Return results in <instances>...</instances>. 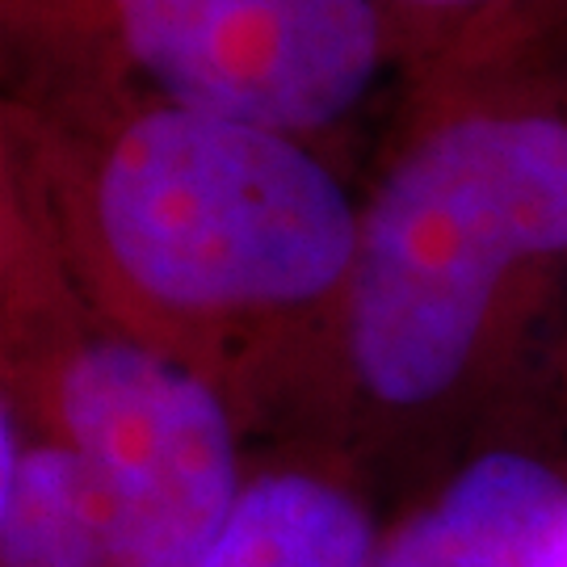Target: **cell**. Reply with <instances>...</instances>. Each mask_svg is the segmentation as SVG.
<instances>
[{
	"mask_svg": "<svg viewBox=\"0 0 567 567\" xmlns=\"http://www.w3.org/2000/svg\"><path fill=\"white\" fill-rule=\"evenodd\" d=\"M0 194L102 320L206 374L244 429L299 416L362 198L320 143L97 89H9Z\"/></svg>",
	"mask_w": 567,
	"mask_h": 567,
	"instance_id": "obj_1",
	"label": "cell"
},
{
	"mask_svg": "<svg viewBox=\"0 0 567 567\" xmlns=\"http://www.w3.org/2000/svg\"><path fill=\"white\" fill-rule=\"evenodd\" d=\"M564 278L567 110L547 72L416 84L299 416L349 446L454 425L501 391Z\"/></svg>",
	"mask_w": 567,
	"mask_h": 567,
	"instance_id": "obj_2",
	"label": "cell"
},
{
	"mask_svg": "<svg viewBox=\"0 0 567 567\" xmlns=\"http://www.w3.org/2000/svg\"><path fill=\"white\" fill-rule=\"evenodd\" d=\"M4 400L81 463L118 567H198L252 466L219 386L102 320L0 194Z\"/></svg>",
	"mask_w": 567,
	"mask_h": 567,
	"instance_id": "obj_3",
	"label": "cell"
},
{
	"mask_svg": "<svg viewBox=\"0 0 567 567\" xmlns=\"http://www.w3.org/2000/svg\"><path fill=\"white\" fill-rule=\"evenodd\" d=\"M18 89H97L320 143L404 47L379 0H0Z\"/></svg>",
	"mask_w": 567,
	"mask_h": 567,
	"instance_id": "obj_4",
	"label": "cell"
},
{
	"mask_svg": "<svg viewBox=\"0 0 567 567\" xmlns=\"http://www.w3.org/2000/svg\"><path fill=\"white\" fill-rule=\"evenodd\" d=\"M374 567H567V471L484 446L383 526Z\"/></svg>",
	"mask_w": 567,
	"mask_h": 567,
	"instance_id": "obj_5",
	"label": "cell"
},
{
	"mask_svg": "<svg viewBox=\"0 0 567 567\" xmlns=\"http://www.w3.org/2000/svg\"><path fill=\"white\" fill-rule=\"evenodd\" d=\"M383 526L353 475L316 458L252 466L198 567H374Z\"/></svg>",
	"mask_w": 567,
	"mask_h": 567,
	"instance_id": "obj_6",
	"label": "cell"
},
{
	"mask_svg": "<svg viewBox=\"0 0 567 567\" xmlns=\"http://www.w3.org/2000/svg\"><path fill=\"white\" fill-rule=\"evenodd\" d=\"M0 567H118L81 463L0 404Z\"/></svg>",
	"mask_w": 567,
	"mask_h": 567,
	"instance_id": "obj_7",
	"label": "cell"
},
{
	"mask_svg": "<svg viewBox=\"0 0 567 567\" xmlns=\"http://www.w3.org/2000/svg\"><path fill=\"white\" fill-rule=\"evenodd\" d=\"M522 4L526 0H379L404 47L412 84L458 60L466 47H475Z\"/></svg>",
	"mask_w": 567,
	"mask_h": 567,
	"instance_id": "obj_8",
	"label": "cell"
},
{
	"mask_svg": "<svg viewBox=\"0 0 567 567\" xmlns=\"http://www.w3.org/2000/svg\"><path fill=\"white\" fill-rule=\"evenodd\" d=\"M567 34V0H526L522 9H513L496 30H487L475 47H466L458 60L437 68L433 76H454V72H480V68H501L517 63L543 51L550 39Z\"/></svg>",
	"mask_w": 567,
	"mask_h": 567,
	"instance_id": "obj_9",
	"label": "cell"
},
{
	"mask_svg": "<svg viewBox=\"0 0 567 567\" xmlns=\"http://www.w3.org/2000/svg\"><path fill=\"white\" fill-rule=\"evenodd\" d=\"M517 63H534V68H543V72H547V81L555 84V93H559L564 110H567V34L550 39L543 51H534V55H526V60H517ZM501 68H505V63H501Z\"/></svg>",
	"mask_w": 567,
	"mask_h": 567,
	"instance_id": "obj_10",
	"label": "cell"
},
{
	"mask_svg": "<svg viewBox=\"0 0 567 567\" xmlns=\"http://www.w3.org/2000/svg\"><path fill=\"white\" fill-rule=\"evenodd\" d=\"M559 379H564V391H567V341H564V349H559Z\"/></svg>",
	"mask_w": 567,
	"mask_h": 567,
	"instance_id": "obj_11",
	"label": "cell"
}]
</instances>
